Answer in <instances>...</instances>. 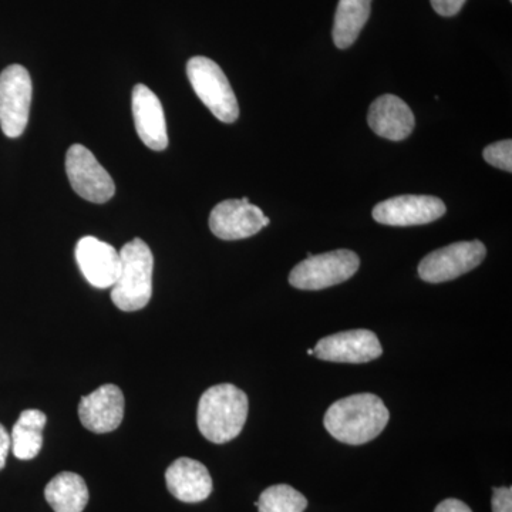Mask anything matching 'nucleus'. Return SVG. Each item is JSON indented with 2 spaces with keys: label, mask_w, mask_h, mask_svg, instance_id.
I'll use <instances>...</instances> for the list:
<instances>
[{
  "label": "nucleus",
  "mask_w": 512,
  "mask_h": 512,
  "mask_svg": "<svg viewBox=\"0 0 512 512\" xmlns=\"http://www.w3.org/2000/svg\"><path fill=\"white\" fill-rule=\"evenodd\" d=\"M47 423L46 414L40 410L29 409L20 414L13 426L10 440L12 451L19 460H32L43 447V430Z\"/></svg>",
  "instance_id": "19"
},
{
  "label": "nucleus",
  "mask_w": 512,
  "mask_h": 512,
  "mask_svg": "<svg viewBox=\"0 0 512 512\" xmlns=\"http://www.w3.org/2000/svg\"><path fill=\"white\" fill-rule=\"evenodd\" d=\"M188 80L202 103L222 123H235L239 106L227 76L214 60L195 56L187 63Z\"/></svg>",
  "instance_id": "4"
},
{
  "label": "nucleus",
  "mask_w": 512,
  "mask_h": 512,
  "mask_svg": "<svg viewBox=\"0 0 512 512\" xmlns=\"http://www.w3.org/2000/svg\"><path fill=\"white\" fill-rule=\"evenodd\" d=\"M359 256L349 249L308 256L289 274V284L302 291H322L348 281L359 271Z\"/></svg>",
  "instance_id": "5"
},
{
  "label": "nucleus",
  "mask_w": 512,
  "mask_h": 512,
  "mask_svg": "<svg viewBox=\"0 0 512 512\" xmlns=\"http://www.w3.org/2000/svg\"><path fill=\"white\" fill-rule=\"evenodd\" d=\"M308 355H309V356H312V355H313V350H312V349H308Z\"/></svg>",
  "instance_id": "26"
},
{
  "label": "nucleus",
  "mask_w": 512,
  "mask_h": 512,
  "mask_svg": "<svg viewBox=\"0 0 512 512\" xmlns=\"http://www.w3.org/2000/svg\"><path fill=\"white\" fill-rule=\"evenodd\" d=\"M434 512H473L471 508L468 507L467 504H464L463 501L456 500V498H448V500L441 501L439 505H437L436 510Z\"/></svg>",
  "instance_id": "24"
},
{
  "label": "nucleus",
  "mask_w": 512,
  "mask_h": 512,
  "mask_svg": "<svg viewBox=\"0 0 512 512\" xmlns=\"http://www.w3.org/2000/svg\"><path fill=\"white\" fill-rule=\"evenodd\" d=\"M80 421L87 430L104 434L119 429L124 417V394L114 384H104L79 404Z\"/></svg>",
  "instance_id": "13"
},
{
  "label": "nucleus",
  "mask_w": 512,
  "mask_h": 512,
  "mask_svg": "<svg viewBox=\"0 0 512 512\" xmlns=\"http://www.w3.org/2000/svg\"><path fill=\"white\" fill-rule=\"evenodd\" d=\"M431 6L444 18H451L456 16L461 9H463L466 0H430Z\"/></svg>",
  "instance_id": "23"
},
{
  "label": "nucleus",
  "mask_w": 512,
  "mask_h": 512,
  "mask_svg": "<svg viewBox=\"0 0 512 512\" xmlns=\"http://www.w3.org/2000/svg\"><path fill=\"white\" fill-rule=\"evenodd\" d=\"M32 93L25 67L12 64L0 73V128L6 137H20L28 127Z\"/></svg>",
  "instance_id": "6"
},
{
  "label": "nucleus",
  "mask_w": 512,
  "mask_h": 512,
  "mask_svg": "<svg viewBox=\"0 0 512 512\" xmlns=\"http://www.w3.org/2000/svg\"><path fill=\"white\" fill-rule=\"evenodd\" d=\"M66 173L73 190L84 200L104 204L114 197L116 185L113 178L92 151L82 144H74L67 151Z\"/></svg>",
  "instance_id": "8"
},
{
  "label": "nucleus",
  "mask_w": 512,
  "mask_h": 512,
  "mask_svg": "<svg viewBox=\"0 0 512 512\" xmlns=\"http://www.w3.org/2000/svg\"><path fill=\"white\" fill-rule=\"evenodd\" d=\"M491 507L493 512H512V488H494Z\"/></svg>",
  "instance_id": "22"
},
{
  "label": "nucleus",
  "mask_w": 512,
  "mask_h": 512,
  "mask_svg": "<svg viewBox=\"0 0 512 512\" xmlns=\"http://www.w3.org/2000/svg\"><path fill=\"white\" fill-rule=\"evenodd\" d=\"M10 447H12L10 434L8 433V430L0 424V470H3V467H5Z\"/></svg>",
  "instance_id": "25"
},
{
  "label": "nucleus",
  "mask_w": 512,
  "mask_h": 512,
  "mask_svg": "<svg viewBox=\"0 0 512 512\" xmlns=\"http://www.w3.org/2000/svg\"><path fill=\"white\" fill-rule=\"evenodd\" d=\"M255 505L259 512H303L308 500L291 485L278 484L266 488Z\"/></svg>",
  "instance_id": "20"
},
{
  "label": "nucleus",
  "mask_w": 512,
  "mask_h": 512,
  "mask_svg": "<svg viewBox=\"0 0 512 512\" xmlns=\"http://www.w3.org/2000/svg\"><path fill=\"white\" fill-rule=\"evenodd\" d=\"M510 2H512V0H510Z\"/></svg>",
  "instance_id": "27"
},
{
  "label": "nucleus",
  "mask_w": 512,
  "mask_h": 512,
  "mask_svg": "<svg viewBox=\"0 0 512 512\" xmlns=\"http://www.w3.org/2000/svg\"><path fill=\"white\" fill-rule=\"evenodd\" d=\"M119 252L120 271L111 288V301L120 311H141L153 296V252L140 238L128 242Z\"/></svg>",
  "instance_id": "3"
},
{
  "label": "nucleus",
  "mask_w": 512,
  "mask_h": 512,
  "mask_svg": "<svg viewBox=\"0 0 512 512\" xmlns=\"http://www.w3.org/2000/svg\"><path fill=\"white\" fill-rule=\"evenodd\" d=\"M487 255L481 241H464L436 249L421 259L419 276L429 284H443L473 271Z\"/></svg>",
  "instance_id": "7"
},
{
  "label": "nucleus",
  "mask_w": 512,
  "mask_h": 512,
  "mask_svg": "<svg viewBox=\"0 0 512 512\" xmlns=\"http://www.w3.org/2000/svg\"><path fill=\"white\" fill-rule=\"evenodd\" d=\"M372 12V0H339L333 25V42L348 49L356 42Z\"/></svg>",
  "instance_id": "18"
},
{
  "label": "nucleus",
  "mask_w": 512,
  "mask_h": 512,
  "mask_svg": "<svg viewBox=\"0 0 512 512\" xmlns=\"http://www.w3.org/2000/svg\"><path fill=\"white\" fill-rule=\"evenodd\" d=\"M134 124L138 137L148 148L163 151L168 146L167 124L161 101L144 84H137L131 96Z\"/></svg>",
  "instance_id": "14"
},
{
  "label": "nucleus",
  "mask_w": 512,
  "mask_h": 512,
  "mask_svg": "<svg viewBox=\"0 0 512 512\" xmlns=\"http://www.w3.org/2000/svg\"><path fill=\"white\" fill-rule=\"evenodd\" d=\"M320 360L336 363H369L383 355V348L372 330L356 329L320 339L313 349Z\"/></svg>",
  "instance_id": "11"
},
{
  "label": "nucleus",
  "mask_w": 512,
  "mask_h": 512,
  "mask_svg": "<svg viewBox=\"0 0 512 512\" xmlns=\"http://www.w3.org/2000/svg\"><path fill=\"white\" fill-rule=\"evenodd\" d=\"M446 204L431 195H400L379 202L373 208L376 222L390 227H413L430 224L446 214Z\"/></svg>",
  "instance_id": "10"
},
{
  "label": "nucleus",
  "mask_w": 512,
  "mask_h": 512,
  "mask_svg": "<svg viewBox=\"0 0 512 512\" xmlns=\"http://www.w3.org/2000/svg\"><path fill=\"white\" fill-rule=\"evenodd\" d=\"M168 491L183 503L194 504L207 500L212 493L210 471L200 461L181 457L165 471Z\"/></svg>",
  "instance_id": "15"
},
{
  "label": "nucleus",
  "mask_w": 512,
  "mask_h": 512,
  "mask_svg": "<svg viewBox=\"0 0 512 512\" xmlns=\"http://www.w3.org/2000/svg\"><path fill=\"white\" fill-rule=\"evenodd\" d=\"M389 420V410L379 396L360 393L333 403L323 426L340 443L362 446L379 437Z\"/></svg>",
  "instance_id": "1"
},
{
  "label": "nucleus",
  "mask_w": 512,
  "mask_h": 512,
  "mask_svg": "<svg viewBox=\"0 0 512 512\" xmlns=\"http://www.w3.org/2000/svg\"><path fill=\"white\" fill-rule=\"evenodd\" d=\"M484 160L493 167L511 173L512 171V141L504 140L490 144L483 151Z\"/></svg>",
  "instance_id": "21"
},
{
  "label": "nucleus",
  "mask_w": 512,
  "mask_h": 512,
  "mask_svg": "<svg viewBox=\"0 0 512 512\" xmlns=\"http://www.w3.org/2000/svg\"><path fill=\"white\" fill-rule=\"evenodd\" d=\"M269 218L261 208L242 200H227L215 205L210 215V228L215 237L224 241H238L258 234L262 228L268 227Z\"/></svg>",
  "instance_id": "9"
},
{
  "label": "nucleus",
  "mask_w": 512,
  "mask_h": 512,
  "mask_svg": "<svg viewBox=\"0 0 512 512\" xmlns=\"http://www.w3.org/2000/svg\"><path fill=\"white\" fill-rule=\"evenodd\" d=\"M77 265L94 288H113L120 271V252L107 242L84 237L76 245Z\"/></svg>",
  "instance_id": "12"
},
{
  "label": "nucleus",
  "mask_w": 512,
  "mask_h": 512,
  "mask_svg": "<svg viewBox=\"0 0 512 512\" xmlns=\"http://www.w3.org/2000/svg\"><path fill=\"white\" fill-rule=\"evenodd\" d=\"M248 396L234 384H217L202 394L197 424L202 436L214 444L237 439L248 419Z\"/></svg>",
  "instance_id": "2"
},
{
  "label": "nucleus",
  "mask_w": 512,
  "mask_h": 512,
  "mask_svg": "<svg viewBox=\"0 0 512 512\" xmlns=\"http://www.w3.org/2000/svg\"><path fill=\"white\" fill-rule=\"evenodd\" d=\"M45 497L55 512H83L89 503V488L79 474L64 471L46 485Z\"/></svg>",
  "instance_id": "17"
},
{
  "label": "nucleus",
  "mask_w": 512,
  "mask_h": 512,
  "mask_svg": "<svg viewBox=\"0 0 512 512\" xmlns=\"http://www.w3.org/2000/svg\"><path fill=\"white\" fill-rule=\"evenodd\" d=\"M367 121L377 136L392 141L406 140L416 126L409 104L393 94H384L373 101Z\"/></svg>",
  "instance_id": "16"
}]
</instances>
